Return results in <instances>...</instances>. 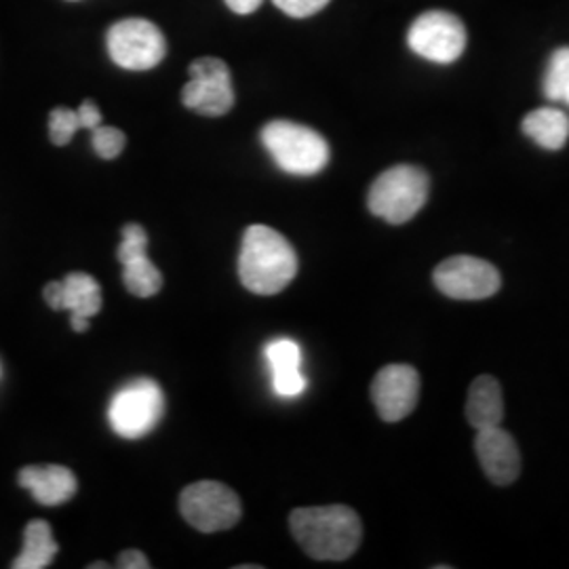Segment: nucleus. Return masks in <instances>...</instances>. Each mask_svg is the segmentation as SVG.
Listing matches in <instances>:
<instances>
[{"label":"nucleus","instance_id":"nucleus-4","mask_svg":"<svg viewBox=\"0 0 569 569\" xmlns=\"http://www.w3.org/2000/svg\"><path fill=\"white\" fill-rule=\"evenodd\" d=\"M262 143L274 163L291 176H315L329 163L326 138L300 122H268L262 129Z\"/></svg>","mask_w":569,"mask_h":569},{"label":"nucleus","instance_id":"nucleus-13","mask_svg":"<svg viewBox=\"0 0 569 569\" xmlns=\"http://www.w3.org/2000/svg\"><path fill=\"white\" fill-rule=\"evenodd\" d=\"M420 397V376L413 367L387 366L376 373L371 385V399L378 416L385 422H399L407 418Z\"/></svg>","mask_w":569,"mask_h":569},{"label":"nucleus","instance_id":"nucleus-2","mask_svg":"<svg viewBox=\"0 0 569 569\" xmlns=\"http://www.w3.org/2000/svg\"><path fill=\"white\" fill-rule=\"evenodd\" d=\"M296 274L298 253L281 232L264 224L247 228L239 256V279L244 289L258 296H274Z\"/></svg>","mask_w":569,"mask_h":569},{"label":"nucleus","instance_id":"nucleus-15","mask_svg":"<svg viewBox=\"0 0 569 569\" xmlns=\"http://www.w3.org/2000/svg\"><path fill=\"white\" fill-rule=\"evenodd\" d=\"M20 486L30 489L34 500L42 507H60L74 498L79 481L70 468L49 465L21 468Z\"/></svg>","mask_w":569,"mask_h":569},{"label":"nucleus","instance_id":"nucleus-24","mask_svg":"<svg viewBox=\"0 0 569 569\" xmlns=\"http://www.w3.org/2000/svg\"><path fill=\"white\" fill-rule=\"evenodd\" d=\"M77 112H79L82 129H96V127L102 124V112L98 110V106H96V102H91V100L82 102L81 108Z\"/></svg>","mask_w":569,"mask_h":569},{"label":"nucleus","instance_id":"nucleus-16","mask_svg":"<svg viewBox=\"0 0 569 569\" xmlns=\"http://www.w3.org/2000/svg\"><path fill=\"white\" fill-rule=\"evenodd\" d=\"M266 361L272 371V385L281 397H298L306 388V378L300 371L302 350L293 340H272L266 346Z\"/></svg>","mask_w":569,"mask_h":569},{"label":"nucleus","instance_id":"nucleus-8","mask_svg":"<svg viewBox=\"0 0 569 569\" xmlns=\"http://www.w3.org/2000/svg\"><path fill=\"white\" fill-rule=\"evenodd\" d=\"M409 49L435 63H451L467 49V28L462 20L446 11H428L411 23L407 32Z\"/></svg>","mask_w":569,"mask_h":569},{"label":"nucleus","instance_id":"nucleus-3","mask_svg":"<svg viewBox=\"0 0 569 569\" xmlns=\"http://www.w3.org/2000/svg\"><path fill=\"white\" fill-rule=\"evenodd\" d=\"M428 188L427 171L411 164H397L371 183L367 207L388 224H406L427 203Z\"/></svg>","mask_w":569,"mask_h":569},{"label":"nucleus","instance_id":"nucleus-23","mask_svg":"<svg viewBox=\"0 0 569 569\" xmlns=\"http://www.w3.org/2000/svg\"><path fill=\"white\" fill-rule=\"evenodd\" d=\"M289 18H310L319 13L329 0H272Z\"/></svg>","mask_w":569,"mask_h":569},{"label":"nucleus","instance_id":"nucleus-7","mask_svg":"<svg viewBox=\"0 0 569 569\" xmlns=\"http://www.w3.org/2000/svg\"><path fill=\"white\" fill-rule=\"evenodd\" d=\"M108 53L124 70H152L167 56L163 32L142 18L117 21L108 30Z\"/></svg>","mask_w":569,"mask_h":569},{"label":"nucleus","instance_id":"nucleus-10","mask_svg":"<svg viewBox=\"0 0 569 569\" xmlns=\"http://www.w3.org/2000/svg\"><path fill=\"white\" fill-rule=\"evenodd\" d=\"M432 281L451 300H486L500 284V272L475 256H453L435 268Z\"/></svg>","mask_w":569,"mask_h":569},{"label":"nucleus","instance_id":"nucleus-6","mask_svg":"<svg viewBox=\"0 0 569 569\" xmlns=\"http://www.w3.org/2000/svg\"><path fill=\"white\" fill-rule=\"evenodd\" d=\"M182 517L203 533L234 528L241 519V500L232 489L218 481H199L180 496Z\"/></svg>","mask_w":569,"mask_h":569},{"label":"nucleus","instance_id":"nucleus-17","mask_svg":"<svg viewBox=\"0 0 569 569\" xmlns=\"http://www.w3.org/2000/svg\"><path fill=\"white\" fill-rule=\"evenodd\" d=\"M467 418L477 430L500 427L505 420V397L496 378L479 376L468 390Z\"/></svg>","mask_w":569,"mask_h":569},{"label":"nucleus","instance_id":"nucleus-22","mask_svg":"<svg viewBox=\"0 0 569 569\" xmlns=\"http://www.w3.org/2000/svg\"><path fill=\"white\" fill-rule=\"evenodd\" d=\"M91 133H93L91 136L93 150L98 152L100 159H106V161L117 159L121 154L124 143H127L124 133H122L121 129H117V127H103V124H100V127L91 129Z\"/></svg>","mask_w":569,"mask_h":569},{"label":"nucleus","instance_id":"nucleus-12","mask_svg":"<svg viewBox=\"0 0 569 569\" xmlns=\"http://www.w3.org/2000/svg\"><path fill=\"white\" fill-rule=\"evenodd\" d=\"M117 258L122 264V283L138 298H152L163 287V274L148 258V234L140 224L122 226Z\"/></svg>","mask_w":569,"mask_h":569},{"label":"nucleus","instance_id":"nucleus-19","mask_svg":"<svg viewBox=\"0 0 569 569\" xmlns=\"http://www.w3.org/2000/svg\"><path fill=\"white\" fill-rule=\"evenodd\" d=\"M58 542L53 540L51 526L42 519H34L26 526L23 531V550L20 557L13 561V569H44L51 566V561L58 555Z\"/></svg>","mask_w":569,"mask_h":569},{"label":"nucleus","instance_id":"nucleus-1","mask_svg":"<svg viewBox=\"0 0 569 569\" xmlns=\"http://www.w3.org/2000/svg\"><path fill=\"white\" fill-rule=\"evenodd\" d=\"M289 528L306 555L319 561H345L363 538L359 515L342 505L296 509Z\"/></svg>","mask_w":569,"mask_h":569},{"label":"nucleus","instance_id":"nucleus-5","mask_svg":"<svg viewBox=\"0 0 569 569\" xmlns=\"http://www.w3.org/2000/svg\"><path fill=\"white\" fill-rule=\"evenodd\" d=\"M163 390L148 378L122 387L108 407L110 427L122 439H142L163 420Z\"/></svg>","mask_w":569,"mask_h":569},{"label":"nucleus","instance_id":"nucleus-25","mask_svg":"<svg viewBox=\"0 0 569 569\" xmlns=\"http://www.w3.org/2000/svg\"><path fill=\"white\" fill-rule=\"evenodd\" d=\"M119 568L121 569H148L150 561L142 550L129 549L119 555Z\"/></svg>","mask_w":569,"mask_h":569},{"label":"nucleus","instance_id":"nucleus-20","mask_svg":"<svg viewBox=\"0 0 569 569\" xmlns=\"http://www.w3.org/2000/svg\"><path fill=\"white\" fill-rule=\"evenodd\" d=\"M545 96L550 102L569 106V47L557 49L550 56L549 68L545 74Z\"/></svg>","mask_w":569,"mask_h":569},{"label":"nucleus","instance_id":"nucleus-27","mask_svg":"<svg viewBox=\"0 0 569 569\" xmlns=\"http://www.w3.org/2000/svg\"><path fill=\"white\" fill-rule=\"evenodd\" d=\"M100 568H108V563H91V566H89V569H100Z\"/></svg>","mask_w":569,"mask_h":569},{"label":"nucleus","instance_id":"nucleus-21","mask_svg":"<svg viewBox=\"0 0 569 569\" xmlns=\"http://www.w3.org/2000/svg\"><path fill=\"white\" fill-rule=\"evenodd\" d=\"M82 129L81 119L77 110L70 108H56L49 114V138L56 146H66L74 138V133Z\"/></svg>","mask_w":569,"mask_h":569},{"label":"nucleus","instance_id":"nucleus-18","mask_svg":"<svg viewBox=\"0 0 569 569\" xmlns=\"http://www.w3.org/2000/svg\"><path fill=\"white\" fill-rule=\"evenodd\" d=\"M523 133L545 150H561L569 138V119L557 108H538L523 119Z\"/></svg>","mask_w":569,"mask_h":569},{"label":"nucleus","instance_id":"nucleus-9","mask_svg":"<svg viewBox=\"0 0 569 569\" xmlns=\"http://www.w3.org/2000/svg\"><path fill=\"white\" fill-rule=\"evenodd\" d=\"M186 108L203 117H224L234 106L230 68L218 58H201L190 63V81L183 87Z\"/></svg>","mask_w":569,"mask_h":569},{"label":"nucleus","instance_id":"nucleus-14","mask_svg":"<svg viewBox=\"0 0 569 569\" xmlns=\"http://www.w3.org/2000/svg\"><path fill=\"white\" fill-rule=\"evenodd\" d=\"M475 449L479 465L496 486H510L521 472V456L515 439L502 427L477 430Z\"/></svg>","mask_w":569,"mask_h":569},{"label":"nucleus","instance_id":"nucleus-26","mask_svg":"<svg viewBox=\"0 0 569 569\" xmlns=\"http://www.w3.org/2000/svg\"><path fill=\"white\" fill-rule=\"evenodd\" d=\"M226 4H228V9L234 11L237 16H249V13H253V11L260 9L262 0H226Z\"/></svg>","mask_w":569,"mask_h":569},{"label":"nucleus","instance_id":"nucleus-11","mask_svg":"<svg viewBox=\"0 0 569 569\" xmlns=\"http://www.w3.org/2000/svg\"><path fill=\"white\" fill-rule=\"evenodd\" d=\"M44 302L53 310H68L70 326L82 333L89 319L102 310V287L87 272H70L63 281H53L42 289Z\"/></svg>","mask_w":569,"mask_h":569}]
</instances>
